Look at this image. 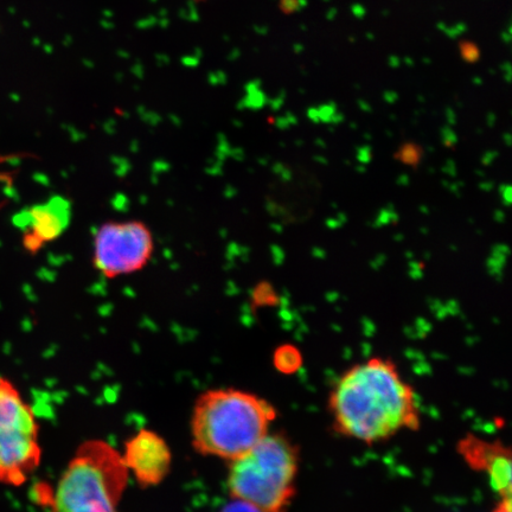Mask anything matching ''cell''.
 <instances>
[{"label": "cell", "instance_id": "cell-1", "mask_svg": "<svg viewBox=\"0 0 512 512\" xmlns=\"http://www.w3.org/2000/svg\"><path fill=\"white\" fill-rule=\"evenodd\" d=\"M328 408L338 434L367 445L421 426L418 395L396 364L384 357L368 358L344 371L331 389Z\"/></svg>", "mask_w": 512, "mask_h": 512}, {"label": "cell", "instance_id": "cell-2", "mask_svg": "<svg viewBox=\"0 0 512 512\" xmlns=\"http://www.w3.org/2000/svg\"><path fill=\"white\" fill-rule=\"evenodd\" d=\"M277 416L270 401L247 390L209 389L192 409V446L202 456L232 462L270 433Z\"/></svg>", "mask_w": 512, "mask_h": 512}, {"label": "cell", "instance_id": "cell-3", "mask_svg": "<svg viewBox=\"0 0 512 512\" xmlns=\"http://www.w3.org/2000/svg\"><path fill=\"white\" fill-rule=\"evenodd\" d=\"M130 473L118 450L88 440L76 450L46 503L48 512H120Z\"/></svg>", "mask_w": 512, "mask_h": 512}, {"label": "cell", "instance_id": "cell-4", "mask_svg": "<svg viewBox=\"0 0 512 512\" xmlns=\"http://www.w3.org/2000/svg\"><path fill=\"white\" fill-rule=\"evenodd\" d=\"M299 448L285 434L268 433L243 456L229 462L230 497L264 512H286L296 496Z\"/></svg>", "mask_w": 512, "mask_h": 512}, {"label": "cell", "instance_id": "cell-5", "mask_svg": "<svg viewBox=\"0 0 512 512\" xmlns=\"http://www.w3.org/2000/svg\"><path fill=\"white\" fill-rule=\"evenodd\" d=\"M41 460L35 413L15 384L0 376V484L27 483Z\"/></svg>", "mask_w": 512, "mask_h": 512}, {"label": "cell", "instance_id": "cell-6", "mask_svg": "<svg viewBox=\"0 0 512 512\" xmlns=\"http://www.w3.org/2000/svg\"><path fill=\"white\" fill-rule=\"evenodd\" d=\"M155 252L151 229L142 221H110L96 230L93 265L102 277L136 274L150 264Z\"/></svg>", "mask_w": 512, "mask_h": 512}, {"label": "cell", "instance_id": "cell-7", "mask_svg": "<svg viewBox=\"0 0 512 512\" xmlns=\"http://www.w3.org/2000/svg\"><path fill=\"white\" fill-rule=\"evenodd\" d=\"M121 457L128 473L143 488L162 484L170 475V446L163 437L151 430H140L128 439Z\"/></svg>", "mask_w": 512, "mask_h": 512}, {"label": "cell", "instance_id": "cell-8", "mask_svg": "<svg viewBox=\"0 0 512 512\" xmlns=\"http://www.w3.org/2000/svg\"><path fill=\"white\" fill-rule=\"evenodd\" d=\"M72 220V207L66 198L53 197L46 203L25 209L14 222L24 232L23 246L36 254L47 245L59 239L66 232Z\"/></svg>", "mask_w": 512, "mask_h": 512}, {"label": "cell", "instance_id": "cell-9", "mask_svg": "<svg viewBox=\"0 0 512 512\" xmlns=\"http://www.w3.org/2000/svg\"><path fill=\"white\" fill-rule=\"evenodd\" d=\"M467 464L489 476L492 488L502 497L511 496V454L499 443L467 437L459 444Z\"/></svg>", "mask_w": 512, "mask_h": 512}, {"label": "cell", "instance_id": "cell-10", "mask_svg": "<svg viewBox=\"0 0 512 512\" xmlns=\"http://www.w3.org/2000/svg\"><path fill=\"white\" fill-rule=\"evenodd\" d=\"M220 512H264L254 505L232 498V502L224 505Z\"/></svg>", "mask_w": 512, "mask_h": 512}, {"label": "cell", "instance_id": "cell-11", "mask_svg": "<svg viewBox=\"0 0 512 512\" xmlns=\"http://www.w3.org/2000/svg\"><path fill=\"white\" fill-rule=\"evenodd\" d=\"M463 57L466 61H476L479 57V50L473 43H465L462 47Z\"/></svg>", "mask_w": 512, "mask_h": 512}, {"label": "cell", "instance_id": "cell-12", "mask_svg": "<svg viewBox=\"0 0 512 512\" xmlns=\"http://www.w3.org/2000/svg\"><path fill=\"white\" fill-rule=\"evenodd\" d=\"M494 512H511V496L502 497Z\"/></svg>", "mask_w": 512, "mask_h": 512}]
</instances>
